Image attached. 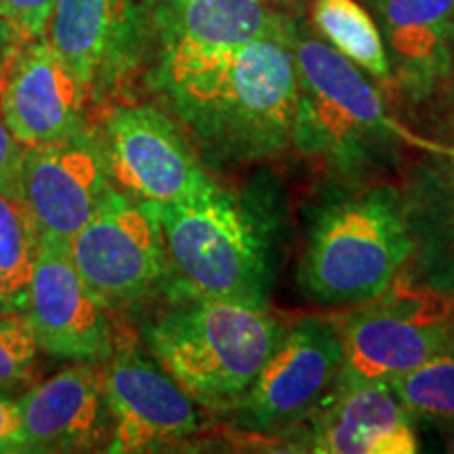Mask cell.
<instances>
[{
    "label": "cell",
    "mask_w": 454,
    "mask_h": 454,
    "mask_svg": "<svg viewBox=\"0 0 454 454\" xmlns=\"http://www.w3.org/2000/svg\"><path fill=\"white\" fill-rule=\"evenodd\" d=\"M293 26L230 47L158 53V89L213 162L268 160L293 147Z\"/></svg>",
    "instance_id": "cell-1"
},
{
    "label": "cell",
    "mask_w": 454,
    "mask_h": 454,
    "mask_svg": "<svg viewBox=\"0 0 454 454\" xmlns=\"http://www.w3.org/2000/svg\"><path fill=\"white\" fill-rule=\"evenodd\" d=\"M391 82L423 101L454 74V0H371Z\"/></svg>",
    "instance_id": "cell-17"
},
{
    "label": "cell",
    "mask_w": 454,
    "mask_h": 454,
    "mask_svg": "<svg viewBox=\"0 0 454 454\" xmlns=\"http://www.w3.org/2000/svg\"><path fill=\"white\" fill-rule=\"evenodd\" d=\"M26 316L47 354L101 364L116 351L107 308L89 291L64 240L38 242Z\"/></svg>",
    "instance_id": "cell-13"
},
{
    "label": "cell",
    "mask_w": 454,
    "mask_h": 454,
    "mask_svg": "<svg viewBox=\"0 0 454 454\" xmlns=\"http://www.w3.org/2000/svg\"><path fill=\"white\" fill-rule=\"evenodd\" d=\"M104 395L112 431L107 452H156L179 444L200 431L196 402L179 387L160 364L133 348L107 357Z\"/></svg>",
    "instance_id": "cell-12"
},
{
    "label": "cell",
    "mask_w": 454,
    "mask_h": 454,
    "mask_svg": "<svg viewBox=\"0 0 454 454\" xmlns=\"http://www.w3.org/2000/svg\"><path fill=\"white\" fill-rule=\"evenodd\" d=\"M44 38L87 98H104L144 61L147 17L139 0H57Z\"/></svg>",
    "instance_id": "cell-11"
},
{
    "label": "cell",
    "mask_w": 454,
    "mask_h": 454,
    "mask_svg": "<svg viewBox=\"0 0 454 454\" xmlns=\"http://www.w3.org/2000/svg\"><path fill=\"white\" fill-rule=\"evenodd\" d=\"M297 114L293 147L340 181H372L394 168L412 130L387 110L371 76L331 44L293 26Z\"/></svg>",
    "instance_id": "cell-3"
},
{
    "label": "cell",
    "mask_w": 454,
    "mask_h": 454,
    "mask_svg": "<svg viewBox=\"0 0 454 454\" xmlns=\"http://www.w3.org/2000/svg\"><path fill=\"white\" fill-rule=\"evenodd\" d=\"M450 431H448V440H446V450L454 452V425H448Z\"/></svg>",
    "instance_id": "cell-28"
},
{
    "label": "cell",
    "mask_w": 454,
    "mask_h": 454,
    "mask_svg": "<svg viewBox=\"0 0 454 454\" xmlns=\"http://www.w3.org/2000/svg\"><path fill=\"white\" fill-rule=\"evenodd\" d=\"M20 452H82L110 440L101 364L78 362L34 385L20 402Z\"/></svg>",
    "instance_id": "cell-16"
},
{
    "label": "cell",
    "mask_w": 454,
    "mask_h": 454,
    "mask_svg": "<svg viewBox=\"0 0 454 454\" xmlns=\"http://www.w3.org/2000/svg\"><path fill=\"white\" fill-rule=\"evenodd\" d=\"M412 147L419 154L400 185L412 240L411 278L454 297V93L427 133H412Z\"/></svg>",
    "instance_id": "cell-10"
},
{
    "label": "cell",
    "mask_w": 454,
    "mask_h": 454,
    "mask_svg": "<svg viewBox=\"0 0 454 454\" xmlns=\"http://www.w3.org/2000/svg\"><path fill=\"white\" fill-rule=\"evenodd\" d=\"M160 51L215 49L288 30L274 0H152Z\"/></svg>",
    "instance_id": "cell-19"
},
{
    "label": "cell",
    "mask_w": 454,
    "mask_h": 454,
    "mask_svg": "<svg viewBox=\"0 0 454 454\" xmlns=\"http://www.w3.org/2000/svg\"><path fill=\"white\" fill-rule=\"evenodd\" d=\"M67 248L89 291L107 309H127L167 293L168 259L154 211L114 187Z\"/></svg>",
    "instance_id": "cell-7"
},
{
    "label": "cell",
    "mask_w": 454,
    "mask_h": 454,
    "mask_svg": "<svg viewBox=\"0 0 454 454\" xmlns=\"http://www.w3.org/2000/svg\"><path fill=\"white\" fill-rule=\"evenodd\" d=\"M15 47H17V44L13 43V38H11L7 27L0 24V67L4 66V61H7V57L11 53H13Z\"/></svg>",
    "instance_id": "cell-27"
},
{
    "label": "cell",
    "mask_w": 454,
    "mask_h": 454,
    "mask_svg": "<svg viewBox=\"0 0 454 454\" xmlns=\"http://www.w3.org/2000/svg\"><path fill=\"white\" fill-rule=\"evenodd\" d=\"M340 360V328L325 317H303L284 333L263 371L230 412L231 425L257 435L291 429L333 387Z\"/></svg>",
    "instance_id": "cell-8"
},
{
    "label": "cell",
    "mask_w": 454,
    "mask_h": 454,
    "mask_svg": "<svg viewBox=\"0 0 454 454\" xmlns=\"http://www.w3.org/2000/svg\"><path fill=\"white\" fill-rule=\"evenodd\" d=\"M21 412L20 404L0 389V452H20Z\"/></svg>",
    "instance_id": "cell-26"
},
{
    "label": "cell",
    "mask_w": 454,
    "mask_h": 454,
    "mask_svg": "<svg viewBox=\"0 0 454 454\" xmlns=\"http://www.w3.org/2000/svg\"><path fill=\"white\" fill-rule=\"evenodd\" d=\"M170 308L145 326L147 348L196 404L230 414L286 328L268 305L200 294H170Z\"/></svg>",
    "instance_id": "cell-5"
},
{
    "label": "cell",
    "mask_w": 454,
    "mask_h": 454,
    "mask_svg": "<svg viewBox=\"0 0 454 454\" xmlns=\"http://www.w3.org/2000/svg\"><path fill=\"white\" fill-rule=\"evenodd\" d=\"M57 0H0V24L15 44L44 36V27Z\"/></svg>",
    "instance_id": "cell-24"
},
{
    "label": "cell",
    "mask_w": 454,
    "mask_h": 454,
    "mask_svg": "<svg viewBox=\"0 0 454 454\" xmlns=\"http://www.w3.org/2000/svg\"><path fill=\"white\" fill-rule=\"evenodd\" d=\"M38 349L26 314H0V389L11 391L30 381Z\"/></svg>",
    "instance_id": "cell-23"
},
{
    "label": "cell",
    "mask_w": 454,
    "mask_h": 454,
    "mask_svg": "<svg viewBox=\"0 0 454 454\" xmlns=\"http://www.w3.org/2000/svg\"><path fill=\"white\" fill-rule=\"evenodd\" d=\"M311 20L331 47L374 81L391 84V70L377 21L357 0H314Z\"/></svg>",
    "instance_id": "cell-21"
},
{
    "label": "cell",
    "mask_w": 454,
    "mask_h": 454,
    "mask_svg": "<svg viewBox=\"0 0 454 454\" xmlns=\"http://www.w3.org/2000/svg\"><path fill=\"white\" fill-rule=\"evenodd\" d=\"M38 242L41 236L20 192L0 187V314H26Z\"/></svg>",
    "instance_id": "cell-20"
},
{
    "label": "cell",
    "mask_w": 454,
    "mask_h": 454,
    "mask_svg": "<svg viewBox=\"0 0 454 454\" xmlns=\"http://www.w3.org/2000/svg\"><path fill=\"white\" fill-rule=\"evenodd\" d=\"M411 254L400 185L340 181L309 213L301 291L326 308L362 305L400 276Z\"/></svg>",
    "instance_id": "cell-4"
},
{
    "label": "cell",
    "mask_w": 454,
    "mask_h": 454,
    "mask_svg": "<svg viewBox=\"0 0 454 454\" xmlns=\"http://www.w3.org/2000/svg\"><path fill=\"white\" fill-rule=\"evenodd\" d=\"M150 207L167 248L168 297L200 294L268 305L278 261L274 196L217 185L190 200Z\"/></svg>",
    "instance_id": "cell-2"
},
{
    "label": "cell",
    "mask_w": 454,
    "mask_h": 454,
    "mask_svg": "<svg viewBox=\"0 0 454 454\" xmlns=\"http://www.w3.org/2000/svg\"><path fill=\"white\" fill-rule=\"evenodd\" d=\"M343 360L333 387L394 383L454 343V297L400 278L340 328Z\"/></svg>",
    "instance_id": "cell-6"
},
{
    "label": "cell",
    "mask_w": 454,
    "mask_h": 454,
    "mask_svg": "<svg viewBox=\"0 0 454 454\" xmlns=\"http://www.w3.org/2000/svg\"><path fill=\"white\" fill-rule=\"evenodd\" d=\"M26 147L17 141L13 130L9 129L4 114L0 110V187H13L17 190L21 158Z\"/></svg>",
    "instance_id": "cell-25"
},
{
    "label": "cell",
    "mask_w": 454,
    "mask_h": 454,
    "mask_svg": "<svg viewBox=\"0 0 454 454\" xmlns=\"http://www.w3.org/2000/svg\"><path fill=\"white\" fill-rule=\"evenodd\" d=\"M311 414L305 448L320 454H414V419L389 383L331 387Z\"/></svg>",
    "instance_id": "cell-18"
},
{
    "label": "cell",
    "mask_w": 454,
    "mask_h": 454,
    "mask_svg": "<svg viewBox=\"0 0 454 454\" xmlns=\"http://www.w3.org/2000/svg\"><path fill=\"white\" fill-rule=\"evenodd\" d=\"M101 150L110 177L137 202L190 200L219 185L177 124L152 106L114 107Z\"/></svg>",
    "instance_id": "cell-9"
},
{
    "label": "cell",
    "mask_w": 454,
    "mask_h": 454,
    "mask_svg": "<svg viewBox=\"0 0 454 454\" xmlns=\"http://www.w3.org/2000/svg\"><path fill=\"white\" fill-rule=\"evenodd\" d=\"M110 190L104 150L82 130L55 144L26 147L17 192L41 238L70 242Z\"/></svg>",
    "instance_id": "cell-14"
},
{
    "label": "cell",
    "mask_w": 454,
    "mask_h": 454,
    "mask_svg": "<svg viewBox=\"0 0 454 454\" xmlns=\"http://www.w3.org/2000/svg\"><path fill=\"white\" fill-rule=\"evenodd\" d=\"M389 385L414 423L454 425V343Z\"/></svg>",
    "instance_id": "cell-22"
},
{
    "label": "cell",
    "mask_w": 454,
    "mask_h": 454,
    "mask_svg": "<svg viewBox=\"0 0 454 454\" xmlns=\"http://www.w3.org/2000/svg\"><path fill=\"white\" fill-rule=\"evenodd\" d=\"M87 93L47 38L17 44L0 67V110L24 147L81 133Z\"/></svg>",
    "instance_id": "cell-15"
}]
</instances>
